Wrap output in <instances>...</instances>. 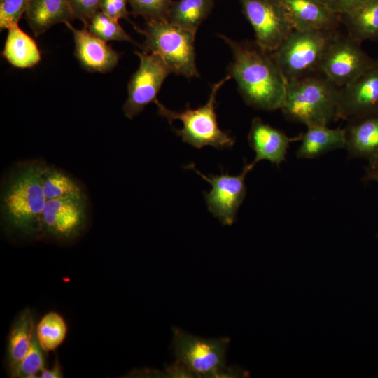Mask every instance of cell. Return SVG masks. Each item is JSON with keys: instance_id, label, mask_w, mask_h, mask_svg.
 <instances>
[{"instance_id": "obj_26", "label": "cell", "mask_w": 378, "mask_h": 378, "mask_svg": "<svg viewBox=\"0 0 378 378\" xmlns=\"http://www.w3.org/2000/svg\"><path fill=\"white\" fill-rule=\"evenodd\" d=\"M84 27L106 42L116 41L134 43L133 39L125 31L118 20L102 10L97 11Z\"/></svg>"}, {"instance_id": "obj_7", "label": "cell", "mask_w": 378, "mask_h": 378, "mask_svg": "<svg viewBox=\"0 0 378 378\" xmlns=\"http://www.w3.org/2000/svg\"><path fill=\"white\" fill-rule=\"evenodd\" d=\"M172 332L176 362L192 377H222L237 374L226 367L228 338L205 339L175 327Z\"/></svg>"}, {"instance_id": "obj_10", "label": "cell", "mask_w": 378, "mask_h": 378, "mask_svg": "<svg viewBox=\"0 0 378 378\" xmlns=\"http://www.w3.org/2000/svg\"><path fill=\"white\" fill-rule=\"evenodd\" d=\"M253 27L255 41L272 52L294 30L279 0H238Z\"/></svg>"}, {"instance_id": "obj_15", "label": "cell", "mask_w": 378, "mask_h": 378, "mask_svg": "<svg viewBox=\"0 0 378 378\" xmlns=\"http://www.w3.org/2000/svg\"><path fill=\"white\" fill-rule=\"evenodd\" d=\"M73 34L75 56L87 71L106 73L118 64V54L106 41L100 39L88 29H76L70 22L64 23Z\"/></svg>"}, {"instance_id": "obj_9", "label": "cell", "mask_w": 378, "mask_h": 378, "mask_svg": "<svg viewBox=\"0 0 378 378\" xmlns=\"http://www.w3.org/2000/svg\"><path fill=\"white\" fill-rule=\"evenodd\" d=\"M195 171L211 186L209 192H204L209 211L218 218L223 225H232L237 214L246 195L245 178L253 168L251 163L244 162L241 172L238 175H230L221 171L218 175L206 176L197 170L194 164L187 166Z\"/></svg>"}, {"instance_id": "obj_1", "label": "cell", "mask_w": 378, "mask_h": 378, "mask_svg": "<svg viewBox=\"0 0 378 378\" xmlns=\"http://www.w3.org/2000/svg\"><path fill=\"white\" fill-rule=\"evenodd\" d=\"M220 37L232 52L227 74L235 80L246 104L265 111L280 109L287 80L272 52L255 41H235L223 34Z\"/></svg>"}, {"instance_id": "obj_8", "label": "cell", "mask_w": 378, "mask_h": 378, "mask_svg": "<svg viewBox=\"0 0 378 378\" xmlns=\"http://www.w3.org/2000/svg\"><path fill=\"white\" fill-rule=\"evenodd\" d=\"M361 43L337 32L323 56L320 73L341 88L365 72L374 63Z\"/></svg>"}, {"instance_id": "obj_25", "label": "cell", "mask_w": 378, "mask_h": 378, "mask_svg": "<svg viewBox=\"0 0 378 378\" xmlns=\"http://www.w3.org/2000/svg\"><path fill=\"white\" fill-rule=\"evenodd\" d=\"M67 326L64 318L55 312L45 314L36 327V339L46 352L57 349L64 341Z\"/></svg>"}, {"instance_id": "obj_5", "label": "cell", "mask_w": 378, "mask_h": 378, "mask_svg": "<svg viewBox=\"0 0 378 378\" xmlns=\"http://www.w3.org/2000/svg\"><path fill=\"white\" fill-rule=\"evenodd\" d=\"M144 50L155 55L172 74L187 78L199 77L196 65V32L170 22L168 19L147 21L144 30Z\"/></svg>"}, {"instance_id": "obj_14", "label": "cell", "mask_w": 378, "mask_h": 378, "mask_svg": "<svg viewBox=\"0 0 378 378\" xmlns=\"http://www.w3.org/2000/svg\"><path fill=\"white\" fill-rule=\"evenodd\" d=\"M301 134L290 137L283 131L265 122L258 117L254 118L248 135L250 147L255 152V158L251 162L253 167L261 160H268L279 167L286 160L289 145L300 141Z\"/></svg>"}, {"instance_id": "obj_16", "label": "cell", "mask_w": 378, "mask_h": 378, "mask_svg": "<svg viewBox=\"0 0 378 378\" xmlns=\"http://www.w3.org/2000/svg\"><path fill=\"white\" fill-rule=\"evenodd\" d=\"M294 30L336 29L341 16L322 0H279Z\"/></svg>"}, {"instance_id": "obj_11", "label": "cell", "mask_w": 378, "mask_h": 378, "mask_svg": "<svg viewBox=\"0 0 378 378\" xmlns=\"http://www.w3.org/2000/svg\"><path fill=\"white\" fill-rule=\"evenodd\" d=\"M135 54L139 64L128 83L127 97L122 108L125 115L130 120L157 99L164 81L172 74L155 55L144 50Z\"/></svg>"}, {"instance_id": "obj_32", "label": "cell", "mask_w": 378, "mask_h": 378, "mask_svg": "<svg viewBox=\"0 0 378 378\" xmlns=\"http://www.w3.org/2000/svg\"><path fill=\"white\" fill-rule=\"evenodd\" d=\"M334 13L342 15L351 12L366 0H322Z\"/></svg>"}, {"instance_id": "obj_6", "label": "cell", "mask_w": 378, "mask_h": 378, "mask_svg": "<svg viewBox=\"0 0 378 378\" xmlns=\"http://www.w3.org/2000/svg\"><path fill=\"white\" fill-rule=\"evenodd\" d=\"M336 29L293 30L272 55L287 81L320 73Z\"/></svg>"}, {"instance_id": "obj_28", "label": "cell", "mask_w": 378, "mask_h": 378, "mask_svg": "<svg viewBox=\"0 0 378 378\" xmlns=\"http://www.w3.org/2000/svg\"><path fill=\"white\" fill-rule=\"evenodd\" d=\"M136 15L143 17L146 22L167 19L173 0H127Z\"/></svg>"}, {"instance_id": "obj_12", "label": "cell", "mask_w": 378, "mask_h": 378, "mask_svg": "<svg viewBox=\"0 0 378 378\" xmlns=\"http://www.w3.org/2000/svg\"><path fill=\"white\" fill-rule=\"evenodd\" d=\"M85 196H74L46 200L41 219V234L58 240L78 236L87 218Z\"/></svg>"}, {"instance_id": "obj_4", "label": "cell", "mask_w": 378, "mask_h": 378, "mask_svg": "<svg viewBox=\"0 0 378 378\" xmlns=\"http://www.w3.org/2000/svg\"><path fill=\"white\" fill-rule=\"evenodd\" d=\"M232 78L228 74L211 85L207 102L204 105L191 108L187 104L183 111L171 110L156 99L154 103L158 107V114L165 118L169 124L180 120L183 127L174 129L182 141L197 149L209 146L217 149L232 148L235 139L229 133L222 130L218 123L216 113V97L221 87Z\"/></svg>"}, {"instance_id": "obj_13", "label": "cell", "mask_w": 378, "mask_h": 378, "mask_svg": "<svg viewBox=\"0 0 378 378\" xmlns=\"http://www.w3.org/2000/svg\"><path fill=\"white\" fill-rule=\"evenodd\" d=\"M378 113V57L358 78L340 88L338 120Z\"/></svg>"}, {"instance_id": "obj_20", "label": "cell", "mask_w": 378, "mask_h": 378, "mask_svg": "<svg viewBox=\"0 0 378 378\" xmlns=\"http://www.w3.org/2000/svg\"><path fill=\"white\" fill-rule=\"evenodd\" d=\"M347 35L362 43L378 41V0H366L351 12L340 15Z\"/></svg>"}, {"instance_id": "obj_19", "label": "cell", "mask_w": 378, "mask_h": 378, "mask_svg": "<svg viewBox=\"0 0 378 378\" xmlns=\"http://www.w3.org/2000/svg\"><path fill=\"white\" fill-rule=\"evenodd\" d=\"M301 144L296 156L302 159H313L331 150L346 147L344 128L331 129L328 125L308 126L301 134Z\"/></svg>"}, {"instance_id": "obj_21", "label": "cell", "mask_w": 378, "mask_h": 378, "mask_svg": "<svg viewBox=\"0 0 378 378\" xmlns=\"http://www.w3.org/2000/svg\"><path fill=\"white\" fill-rule=\"evenodd\" d=\"M8 30L3 50L5 59L17 68L27 69L36 66L41 61V57L34 39L18 25Z\"/></svg>"}, {"instance_id": "obj_34", "label": "cell", "mask_w": 378, "mask_h": 378, "mask_svg": "<svg viewBox=\"0 0 378 378\" xmlns=\"http://www.w3.org/2000/svg\"><path fill=\"white\" fill-rule=\"evenodd\" d=\"M365 175L363 180L365 182L374 181L378 183V164L375 165H368L365 168Z\"/></svg>"}, {"instance_id": "obj_31", "label": "cell", "mask_w": 378, "mask_h": 378, "mask_svg": "<svg viewBox=\"0 0 378 378\" xmlns=\"http://www.w3.org/2000/svg\"><path fill=\"white\" fill-rule=\"evenodd\" d=\"M127 3V0H102L100 10L117 20H128Z\"/></svg>"}, {"instance_id": "obj_24", "label": "cell", "mask_w": 378, "mask_h": 378, "mask_svg": "<svg viewBox=\"0 0 378 378\" xmlns=\"http://www.w3.org/2000/svg\"><path fill=\"white\" fill-rule=\"evenodd\" d=\"M42 183L47 200L85 195L75 180L53 167L43 165Z\"/></svg>"}, {"instance_id": "obj_22", "label": "cell", "mask_w": 378, "mask_h": 378, "mask_svg": "<svg viewBox=\"0 0 378 378\" xmlns=\"http://www.w3.org/2000/svg\"><path fill=\"white\" fill-rule=\"evenodd\" d=\"M36 327L29 309H24L15 318L8 336L7 360L10 371L28 352Z\"/></svg>"}, {"instance_id": "obj_33", "label": "cell", "mask_w": 378, "mask_h": 378, "mask_svg": "<svg viewBox=\"0 0 378 378\" xmlns=\"http://www.w3.org/2000/svg\"><path fill=\"white\" fill-rule=\"evenodd\" d=\"M41 378H61L63 377L61 368L57 362L51 368H44L40 373Z\"/></svg>"}, {"instance_id": "obj_29", "label": "cell", "mask_w": 378, "mask_h": 378, "mask_svg": "<svg viewBox=\"0 0 378 378\" xmlns=\"http://www.w3.org/2000/svg\"><path fill=\"white\" fill-rule=\"evenodd\" d=\"M30 0H0V28L8 29L18 25Z\"/></svg>"}, {"instance_id": "obj_18", "label": "cell", "mask_w": 378, "mask_h": 378, "mask_svg": "<svg viewBox=\"0 0 378 378\" xmlns=\"http://www.w3.org/2000/svg\"><path fill=\"white\" fill-rule=\"evenodd\" d=\"M25 15L36 37L57 23L76 19L68 0H30Z\"/></svg>"}, {"instance_id": "obj_27", "label": "cell", "mask_w": 378, "mask_h": 378, "mask_svg": "<svg viewBox=\"0 0 378 378\" xmlns=\"http://www.w3.org/2000/svg\"><path fill=\"white\" fill-rule=\"evenodd\" d=\"M43 352L34 334L30 348L24 358L10 371L13 377L32 378L45 368Z\"/></svg>"}, {"instance_id": "obj_23", "label": "cell", "mask_w": 378, "mask_h": 378, "mask_svg": "<svg viewBox=\"0 0 378 378\" xmlns=\"http://www.w3.org/2000/svg\"><path fill=\"white\" fill-rule=\"evenodd\" d=\"M214 0H178L173 1L168 20L181 27L197 31L211 14Z\"/></svg>"}, {"instance_id": "obj_30", "label": "cell", "mask_w": 378, "mask_h": 378, "mask_svg": "<svg viewBox=\"0 0 378 378\" xmlns=\"http://www.w3.org/2000/svg\"><path fill=\"white\" fill-rule=\"evenodd\" d=\"M102 0H68L75 18L83 22L84 27L91 18L100 10Z\"/></svg>"}, {"instance_id": "obj_3", "label": "cell", "mask_w": 378, "mask_h": 378, "mask_svg": "<svg viewBox=\"0 0 378 378\" xmlns=\"http://www.w3.org/2000/svg\"><path fill=\"white\" fill-rule=\"evenodd\" d=\"M340 88L321 73L287 81L281 110L289 120L328 125L338 120Z\"/></svg>"}, {"instance_id": "obj_2", "label": "cell", "mask_w": 378, "mask_h": 378, "mask_svg": "<svg viewBox=\"0 0 378 378\" xmlns=\"http://www.w3.org/2000/svg\"><path fill=\"white\" fill-rule=\"evenodd\" d=\"M43 164L33 162L18 167L1 192V211L4 222L29 237L41 234V219L46 197L43 188Z\"/></svg>"}, {"instance_id": "obj_17", "label": "cell", "mask_w": 378, "mask_h": 378, "mask_svg": "<svg viewBox=\"0 0 378 378\" xmlns=\"http://www.w3.org/2000/svg\"><path fill=\"white\" fill-rule=\"evenodd\" d=\"M344 128L346 147L351 158H362L369 165L378 164V113L348 120Z\"/></svg>"}]
</instances>
